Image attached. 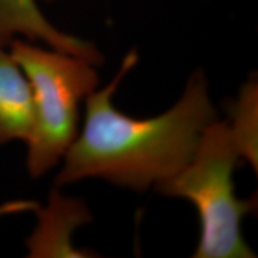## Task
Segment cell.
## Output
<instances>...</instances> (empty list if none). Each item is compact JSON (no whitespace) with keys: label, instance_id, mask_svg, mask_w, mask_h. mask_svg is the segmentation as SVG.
Listing matches in <instances>:
<instances>
[{"label":"cell","instance_id":"1","mask_svg":"<svg viewBox=\"0 0 258 258\" xmlns=\"http://www.w3.org/2000/svg\"><path fill=\"white\" fill-rule=\"evenodd\" d=\"M137 62L132 51L114 80L86 97L82 135L66 152L57 185L99 177L143 191L175 175L192 158L202 132L218 116L205 76L194 72L184 95L169 111L152 118H134L115 108L112 96Z\"/></svg>","mask_w":258,"mask_h":258},{"label":"cell","instance_id":"2","mask_svg":"<svg viewBox=\"0 0 258 258\" xmlns=\"http://www.w3.org/2000/svg\"><path fill=\"white\" fill-rule=\"evenodd\" d=\"M245 148L228 122L213 121L202 132L188 164L157 183L167 196L188 199L201 221V238L194 257L251 258L252 250L241 237V219L256 208V198L237 199L233 172Z\"/></svg>","mask_w":258,"mask_h":258},{"label":"cell","instance_id":"3","mask_svg":"<svg viewBox=\"0 0 258 258\" xmlns=\"http://www.w3.org/2000/svg\"><path fill=\"white\" fill-rule=\"evenodd\" d=\"M10 54L27 76L34 97V125L28 139V170L38 177L55 166L76 140L79 104L98 84L91 62L27 41L10 42Z\"/></svg>","mask_w":258,"mask_h":258},{"label":"cell","instance_id":"4","mask_svg":"<svg viewBox=\"0 0 258 258\" xmlns=\"http://www.w3.org/2000/svg\"><path fill=\"white\" fill-rule=\"evenodd\" d=\"M22 35L31 42H44L53 49L101 63L102 55L88 41L62 32L44 18L36 0H0V46Z\"/></svg>","mask_w":258,"mask_h":258},{"label":"cell","instance_id":"5","mask_svg":"<svg viewBox=\"0 0 258 258\" xmlns=\"http://www.w3.org/2000/svg\"><path fill=\"white\" fill-rule=\"evenodd\" d=\"M34 97L28 78L0 46V145L25 140L34 125Z\"/></svg>","mask_w":258,"mask_h":258}]
</instances>
